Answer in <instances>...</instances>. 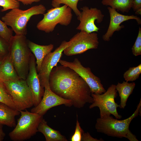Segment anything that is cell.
I'll list each match as a JSON object with an SVG mask.
<instances>
[{"instance_id": "2", "label": "cell", "mask_w": 141, "mask_h": 141, "mask_svg": "<svg viewBox=\"0 0 141 141\" xmlns=\"http://www.w3.org/2000/svg\"><path fill=\"white\" fill-rule=\"evenodd\" d=\"M141 107V100L133 114L123 120L115 119L110 115H105L97 118L95 125L97 132L109 136L119 138H125L130 141H138L136 136L129 129L130 124L133 119L139 114Z\"/></svg>"}, {"instance_id": "15", "label": "cell", "mask_w": 141, "mask_h": 141, "mask_svg": "<svg viewBox=\"0 0 141 141\" xmlns=\"http://www.w3.org/2000/svg\"><path fill=\"white\" fill-rule=\"evenodd\" d=\"M110 16L109 24L105 33L102 36L103 39L105 41L108 42L110 40L115 31H118L124 27L121 24L126 21L131 19L135 20L139 25L141 24V19L134 15H122L119 13L116 9L110 7H108Z\"/></svg>"}, {"instance_id": "6", "label": "cell", "mask_w": 141, "mask_h": 141, "mask_svg": "<svg viewBox=\"0 0 141 141\" xmlns=\"http://www.w3.org/2000/svg\"><path fill=\"white\" fill-rule=\"evenodd\" d=\"M3 83L16 109L23 110L33 105L32 96L26 80L20 78Z\"/></svg>"}, {"instance_id": "10", "label": "cell", "mask_w": 141, "mask_h": 141, "mask_svg": "<svg viewBox=\"0 0 141 141\" xmlns=\"http://www.w3.org/2000/svg\"><path fill=\"white\" fill-rule=\"evenodd\" d=\"M58 62L61 65L68 67L77 73L88 85L91 93L101 94L106 91L100 79L93 74L90 68L84 67L78 58H75L72 62L60 59Z\"/></svg>"}, {"instance_id": "5", "label": "cell", "mask_w": 141, "mask_h": 141, "mask_svg": "<svg viewBox=\"0 0 141 141\" xmlns=\"http://www.w3.org/2000/svg\"><path fill=\"white\" fill-rule=\"evenodd\" d=\"M20 111L21 116L14 129L9 134L13 141H23L30 138L38 132L39 125L43 116L30 112Z\"/></svg>"}, {"instance_id": "22", "label": "cell", "mask_w": 141, "mask_h": 141, "mask_svg": "<svg viewBox=\"0 0 141 141\" xmlns=\"http://www.w3.org/2000/svg\"><path fill=\"white\" fill-rule=\"evenodd\" d=\"M83 0H52L51 2V5L53 8L60 7L61 4H64L67 5L71 9L77 16V19L79 20L81 11L77 8V4L79 1Z\"/></svg>"}, {"instance_id": "11", "label": "cell", "mask_w": 141, "mask_h": 141, "mask_svg": "<svg viewBox=\"0 0 141 141\" xmlns=\"http://www.w3.org/2000/svg\"><path fill=\"white\" fill-rule=\"evenodd\" d=\"M70 43L69 41H63L54 51L50 52L44 58L38 73L41 85L43 88L50 87L49 80L51 72L52 69L57 66L63 50Z\"/></svg>"}, {"instance_id": "16", "label": "cell", "mask_w": 141, "mask_h": 141, "mask_svg": "<svg viewBox=\"0 0 141 141\" xmlns=\"http://www.w3.org/2000/svg\"><path fill=\"white\" fill-rule=\"evenodd\" d=\"M28 46L36 58V69L38 73L44 58L51 52L54 48V45L50 44L47 45H40L27 40Z\"/></svg>"}, {"instance_id": "27", "label": "cell", "mask_w": 141, "mask_h": 141, "mask_svg": "<svg viewBox=\"0 0 141 141\" xmlns=\"http://www.w3.org/2000/svg\"><path fill=\"white\" fill-rule=\"evenodd\" d=\"M133 54L135 56L141 55V28L139 27L138 34L135 42L132 48Z\"/></svg>"}, {"instance_id": "12", "label": "cell", "mask_w": 141, "mask_h": 141, "mask_svg": "<svg viewBox=\"0 0 141 141\" xmlns=\"http://www.w3.org/2000/svg\"><path fill=\"white\" fill-rule=\"evenodd\" d=\"M81 16L79 20L80 23L76 29L90 33L98 32L99 29L95 25V21L100 23L103 21L104 15L101 10L97 8L85 6L81 8Z\"/></svg>"}, {"instance_id": "31", "label": "cell", "mask_w": 141, "mask_h": 141, "mask_svg": "<svg viewBox=\"0 0 141 141\" xmlns=\"http://www.w3.org/2000/svg\"><path fill=\"white\" fill-rule=\"evenodd\" d=\"M82 141H103L102 139H98L93 137L88 132L85 133L84 132L81 136Z\"/></svg>"}, {"instance_id": "33", "label": "cell", "mask_w": 141, "mask_h": 141, "mask_svg": "<svg viewBox=\"0 0 141 141\" xmlns=\"http://www.w3.org/2000/svg\"><path fill=\"white\" fill-rule=\"evenodd\" d=\"M5 136V134L3 129L2 125H0V141L3 140Z\"/></svg>"}, {"instance_id": "3", "label": "cell", "mask_w": 141, "mask_h": 141, "mask_svg": "<svg viewBox=\"0 0 141 141\" xmlns=\"http://www.w3.org/2000/svg\"><path fill=\"white\" fill-rule=\"evenodd\" d=\"M8 54L20 78L25 80L28 73L32 52L26 36L15 35L9 42Z\"/></svg>"}, {"instance_id": "4", "label": "cell", "mask_w": 141, "mask_h": 141, "mask_svg": "<svg viewBox=\"0 0 141 141\" xmlns=\"http://www.w3.org/2000/svg\"><path fill=\"white\" fill-rule=\"evenodd\" d=\"M46 10L45 7L42 4L25 10L14 8L6 13L1 19L7 26L11 27L15 35L26 36L27 33V23L31 17L35 15L43 14Z\"/></svg>"}, {"instance_id": "14", "label": "cell", "mask_w": 141, "mask_h": 141, "mask_svg": "<svg viewBox=\"0 0 141 141\" xmlns=\"http://www.w3.org/2000/svg\"><path fill=\"white\" fill-rule=\"evenodd\" d=\"M25 80L32 96L33 105L36 106L42 99L44 89L40 84L36 66L35 57L33 54L31 56L28 73Z\"/></svg>"}, {"instance_id": "30", "label": "cell", "mask_w": 141, "mask_h": 141, "mask_svg": "<svg viewBox=\"0 0 141 141\" xmlns=\"http://www.w3.org/2000/svg\"><path fill=\"white\" fill-rule=\"evenodd\" d=\"M132 8L136 14L141 15V0H133Z\"/></svg>"}, {"instance_id": "26", "label": "cell", "mask_w": 141, "mask_h": 141, "mask_svg": "<svg viewBox=\"0 0 141 141\" xmlns=\"http://www.w3.org/2000/svg\"><path fill=\"white\" fill-rule=\"evenodd\" d=\"M0 36L9 42L13 36V31L7 25L0 20Z\"/></svg>"}, {"instance_id": "19", "label": "cell", "mask_w": 141, "mask_h": 141, "mask_svg": "<svg viewBox=\"0 0 141 141\" xmlns=\"http://www.w3.org/2000/svg\"><path fill=\"white\" fill-rule=\"evenodd\" d=\"M38 132L42 133L46 141H67V139L60 132L54 129L47 124V122L43 119L38 128Z\"/></svg>"}, {"instance_id": "18", "label": "cell", "mask_w": 141, "mask_h": 141, "mask_svg": "<svg viewBox=\"0 0 141 141\" xmlns=\"http://www.w3.org/2000/svg\"><path fill=\"white\" fill-rule=\"evenodd\" d=\"M20 114L19 111L0 103V125L15 127V117Z\"/></svg>"}, {"instance_id": "25", "label": "cell", "mask_w": 141, "mask_h": 141, "mask_svg": "<svg viewBox=\"0 0 141 141\" xmlns=\"http://www.w3.org/2000/svg\"><path fill=\"white\" fill-rule=\"evenodd\" d=\"M20 5L18 0H0V6L3 8L1 10L2 12L14 8H19Z\"/></svg>"}, {"instance_id": "17", "label": "cell", "mask_w": 141, "mask_h": 141, "mask_svg": "<svg viewBox=\"0 0 141 141\" xmlns=\"http://www.w3.org/2000/svg\"><path fill=\"white\" fill-rule=\"evenodd\" d=\"M20 79L8 54L2 60L0 64V80L3 82L16 80Z\"/></svg>"}, {"instance_id": "8", "label": "cell", "mask_w": 141, "mask_h": 141, "mask_svg": "<svg viewBox=\"0 0 141 141\" xmlns=\"http://www.w3.org/2000/svg\"><path fill=\"white\" fill-rule=\"evenodd\" d=\"M115 85L112 84L107 91L102 94H91L93 102L89 108L91 109L96 107H98L100 111V117L112 114L118 119L122 118L117 110V108L120 107V105L115 101V99L118 95Z\"/></svg>"}, {"instance_id": "29", "label": "cell", "mask_w": 141, "mask_h": 141, "mask_svg": "<svg viewBox=\"0 0 141 141\" xmlns=\"http://www.w3.org/2000/svg\"><path fill=\"white\" fill-rule=\"evenodd\" d=\"M77 118L75 130L74 134L71 137L70 139L71 141H81L82 135L84 132L80 126V123L78 119L77 115Z\"/></svg>"}, {"instance_id": "24", "label": "cell", "mask_w": 141, "mask_h": 141, "mask_svg": "<svg viewBox=\"0 0 141 141\" xmlns=\"http://www.w3.org/2000/svg\"><path fill=\"white\" fill-rule=\"evenodd\" d=\"M0 103H4L14 109H16L10 95L6 90L3 82L0 80Z\"/></svg>"}, {"instance_id": "13", "label": "cell", "mask_w": 141, "mask_h": 141, "mask_svg": "<svg viewBox=\"0 0 141 141\" xmlns=\"http://www.w3.org/2000/svg\"><path fill=\"white\" fill-rule=\"evenodd\" d=\"M62 104L68 107L73 105L71 101L58 96L51 90L50 87H45L41 101L31 109V112L43 116L51 108Z\"/></svg>"}, {"instance_id": "23", "label": "cell", "mask_w": 141, "mask_h": 141, "mask_svg": "<svg viewBox=\"0 0 141 141\" xmlns=\"http://www.w3.org/2000/svg\"><path fill=\"white\" fill-rule=\"evenodd\" d=\"M141 73V64L136 67H130L123 74L126 81H133L138 79Z\"/></svg>"}, {"instance_id": "20", "label": "cell", "mask_w": 141, "mask_h": 141, "mask_svg": "<svg viewBox=\"0 0 141 141\" xmlns=\"http://www.w3.org/2000/svg\"><path fill=\"white\" fill-rule=\"evenodd\" d=\"M135 86L134 82L130 83L126 81H123L122 83H118L115 85L116 89L120 98L121 108H125L128 98L132 93Z\"/></svg>"}, {"instance_id": "1", "label": "cell", "mask_w": 141, "mask_h": 141, "mask_svg": "<svg viewBox=\"0 0 141 141\" xmlns=\"http://www.w3.org/2000/svg\"><path fill=\"white\" fill-rule=\"evenodd\" d=\"M49 83L53 92L71 101L75 107L80 108L93 102L88 85L77 73L68 67L62 65L54 67L50 73Z\"/></svg>"}, {"instance_id": "9", "label": "cell", "mask_w": 141, "mask_h": 141, "mask_svg": "<svg viewBox=\"0 0 141 141\" xmlns=\"http://www.w3.org/2000/svg\"><path fill=\"white\" fill-rule=\"evenodd\" d=\"M69 41V45L63 50L68 56L81 54L91 49L98 48L99 42L96 32L89 33L80 31L75 35Z\"/></svg>"}, {"instance_id": "21", "label": "cell", "mask_w": 141, "mask_h": 141, "mask_svg": "<svg viewBox=\"0 0 141 141\" xmlns=\"http://www.w3.org/2000/svg\"><path fill=\"white\" fill-rule=\"evenodd\" d=\"M133 0H102V4L109 6L117 11L128 13L132 8Z\"/></svg>"}, {"instance_id": "28", "label": "cell", "mask_w": 141, "mask_h": 141, "mask_svg": "<svg viewBox=\"0 0 141 141\" xmlns=\"http://www.w3.org/2000/svg\"><path fill=\"white\" fill-rule=\"evenodd\" d=\"M9 43L0 36V59L2 60L8 54Z\"/></svg>"}, {"instance_id": "32", "label": "cell", "mask_w": 141, "mask_h": 141, "mask_svg": "<svg viewBox=\"0 0 141 141\" xmlns=\"http://www.w3.org/2000/svg\"><path fill=\"white\" fill-rule=\"evenodd\" d=\"M41 0H18L20 2H22L24 5H27L31 4L33 2H39Z\"/></svg>"}, {"instance_id": "7", "label": "cell", "mask_w": 141, "mask_h": 141, "mask_svg": "<svg viewBox=\"0 0 141 141\" xmlns=\"http://www.w3.org/2000/svg\"><path fill=\"white\" fill-rule=\"evenodd\" d=\"M72 10L66 5L48 10L46 13L43 14V18L37 24V28L46 33H49L54 30L58 24L68 26L72 19Z\"/></svg>"}, {"instance_id": "34", "label": "cell", "mask_w": 141, "mask_h": 141, "mask_svg": "<svg viewBox=\"0 0 141 141\" xmlns=\"http://www.w3.org/2000/svg\"><path fill=\"white\" fill-rule=\"evenodd\" d=\"M2 60L0 59V64L1 63V62H2Z\"/></svg>"}]
</instances>
